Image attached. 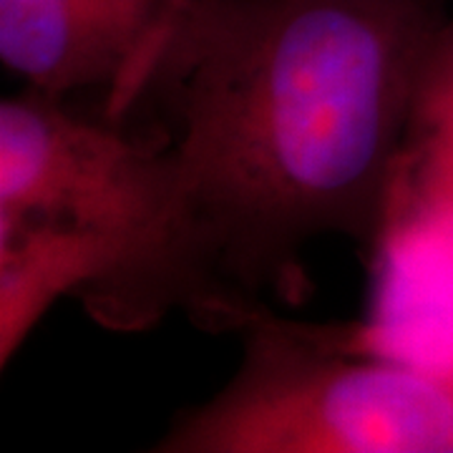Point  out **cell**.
<instances>
[{"instance_id": "obj_1", "label": "cell", "mask_w": 453, "mask_h": 453, "mask_svg": "<svg viewBox=\"0 0 453 453\" xmlns=\"http://www.w3.org/2000/svg\"><path fill=\"white\" fill-rule=\"evenodd\" d=\"M451 43L431 0H189L139 104L162 116L154 222L83 310L124 333L174 310L234 330L300 292L312 242L372 252Z\"/></svg>"}, {"instance_id": "obj_3", "label": "cell", "mask_w": 453, "mask_h": 453, "mask_svg": "<svg viewBox=\"0 0 453 453\" xmlns=\"http://www.w3.org/2000/svg\"><path fill=\"white\" fill-rule=\"evenodd\" d=\"M157 139L131 124L71 109L23 88L0 104V229H46L101 247L111 273L86 308L124 273L154 222Z\"/></svg>"}, {"instance_id": "obj_4", "label": "cell", "mask_w": 453, "mask_h": 453, "mask_svg": "<svg viewBox=\"0 0 453 453\" xmlns=\"http://www.w3.org/2000/svg\"><path fill=\"white\" fill-rule=\"evenodd\" d=\"M189 0H0V61L23 88L98 94L129 121Z\"/></svg>"}, {"instance_id": "obj_2", "label": "cell", "mask_w": 453, "mask_h": 453, "mask_svg": "<svg viewBox=\"0 0 453 453\" xmlns=\"http://www.w3.org/2000/svg\"><path fill=\"white\" fill-rule=\"evenodd\" d=\"M242 360L154 453H453V368L250 312Z\"/></svg>"}]
</instances>
